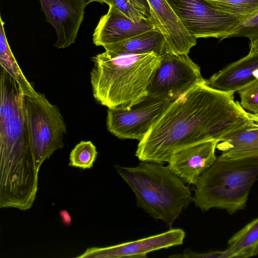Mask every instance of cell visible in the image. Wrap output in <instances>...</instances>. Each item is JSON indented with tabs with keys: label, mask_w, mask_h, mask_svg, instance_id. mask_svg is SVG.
<instances>
[{
	"label": "cell",
	"mask_w": 258,
	"mask_h": 258,
	"mask_svg": "<svg viewBox=\"0 0 258 258\" xmlns=\"http://www.w3.org/2000/svg\"><path fill=\"white\" fill-rule=\"evenodd\" d=\"M170 102L146 97L129 109L108 108L107 130L121 139L142 140L160 118Z\"/></svg>",
	"instance_id": "9"
},
{
	"label": "cell",
	"mask_w": 258,
	"mask_h": 258,
	"mask_svg": "<svg viewBox=\"0 0 258 258\" xmlns=\"http://www.w3.org/2000/svg\"><path fill=\"white\" fill-rule=\"evenodd\" d=\"M23 95L16 81L1 67L0 121L15 114Z\"/></svg>",
	"instance_id": "19"
},
{
	"label": "cell",
	"mask_w": 258,
	"mask_h": 258,
	"mask_svg": "<svg viewBox=\"0 0 258 258\" xmlns=\"http://www.w3.org/2000/svg\"><path fill=\"white\" fill-rule=\"evenodd\" d=\"M109 7L94 30L93 41L96 46L104 47L156 28L151 18L135 22L113 7Z\"/></svg>",
	"instance_id": "14"
},
{
	"label": "cell",
	"mask_w": 258,
	"mask_h": 258,
	"mask_svg": "<svg viewBox=\"0 0 258 258\" xmlns=\"http://www.w3.org/2000/svg\"><path fill=\"white\" fill-rule=\"evenodd\" d=\"M61 221L66 226H69L71 224L72 220L69 213L66 210H61L59 212Z\"/></svg>",
	"instance_id": "29"
},
{
	"label": "cell",
	"mask_w": 258,
	"mask_h": 258,
	"mask_svg": "<svg viewBox=\"0 0 258 258\" xmlns=\"http://www.w3.org/2000/svg\"><path fill=\"white\" fill-rule=\"evenodd\" d=\"M257 80L258 53L249 50L244 57L213 75L206 83L215 89L234 94Z\"/></svg>",
	"instance_id": "15"
},
{
	"label": "cell",
	"mask_w": 258,
	"mask_h": 258,
	"mask_svg": "<svg viewBox=\"0 0 258 258\" xmlns=\"http://www.w3.org/2000/svg\"><path fill=\"white\" fill-rule=\"evenodd\" d=\"M46 21L54 28V46L65 48L75 43L83 22L88 0H39Z\"/></svg>",
	"instance_id": "10"
},
{
	"label": "cell",
	"mask_w": 258,
	"mask_h": 258,
	"mask_svg": "<svg viewBox=\"0 0 258 258\" xmlns=\"http://www.w3.org/2000/svg\"><path fill=\"white\" fill-rule=\"evenodd\" d=\"M248 115L251 120L258 126V113H251L248 112Z\"/></svg>",
	"instance_id": "31"
},
{
	"label": "cell",
	"mask_w": 258,
	"mask_h": 258,
	"mask_svg": "<svg viewBox=\"0 0 258 258\" xmlns=\"http://www.w3.org/2000/svg\"><path fill=\"white\" fill-rule=\"evenodd\" d=\"M162 164L141 161L134 167H114L134 192L138 206L171 226L194 198L190 188Z\"/></svg>",
	"instance_id": "4"
},
{
	"label": "cell",
	"mask_w": 258,
	"mask_h": 258,
	"mask_svg": "<svg viewBox=\"0 0 258 258\" xmlns=\"http://www.w3.org/2000/svg\"><path fill=\"white\" fill-rule=\"evenodd\" d=\"M246 37L250 41L258 39V8L241 21L223 38Z\"/></svg>",
	"instance_id": "23"
},
{
	"label": "cell",
	"mask_w": 258,
	"mask_h": 258,
	"mask_svg": "<svg viewBox=\"0 0 258 258\" xmlns=\"http://www.w3.org/2000/svg\"><path fill=\"white\" fill-rule=\"evenodd\" d=\"M216 10L242 19L258 8V0H204Z\"/></svg>",
	"instance_id": "21"
},
{
	"label": "cell",
	"mask_w": 258,
	"mask_h": 258,
	"mask_svg": "<svg viewBox=\"0 0 258 258\" xmlns=\"http://www.w3.org/2000/svg\"><path fill=\"white\" fill-rule=\"evenodd\" d=\"M230 258H248L258 254V217L235 233L228 241Z\"/></svg>",
	"instance_id": "17"
},
{
	"label": "cell",
	"mask_w": 258,
	"mask_h": 258,
	"mask_svg": "<svg viewBox=\"0 0 258 258\" xmlns=\"http://www.w3.org/2000/svg\"><path fill=\"white\" fill-rule=\"evenodd\" d=\"M257 180H258V179H257Z\"/></svg>",
	"instance_id": "33"
},
{
	"label": "cell",
	"mask_w": 258,
	"mask_h": 258,
	"mask_svg": "<svg viewBox=\"0 0 258 258\" xmlns=\"http://www.w3.org/2000/svg\"><path fill=\"white\" fill-rule=\"evenodd\" d=\"M258 177V157L232 160L217 157L195 185V205L202 211L222 209L232 215L246 207Z\"/></svg>",
	"instance_id": "5"
},
{
	"label": "cell",
	"mask_w": 258,
	"mask_h": 258,
	"mask_svg": "<svg viewBox=\"0 0 258 258\" xmlns=\"http://www.w3.org/2000/svg\"><path fill=\"white\" fill-rule=\"evenodd\" d=\"M205 81L200 67L188 54L167 52L161 56L159 66L148 87L146 97L171 102Z\"/></svg>",
	"instance_id": "7"
},
{
	"label": "cell",
	"mask_w": 258,
	"mask_h": 258,
	"mask_svg": "<svg viewBox=\"0 0 258 258\" xmlns=\"http://www.w3.org/2000/svg\"><path fill=\"white\" fill-rule=\"evenodd\" d=\"M0 63L18 83L23 94L26 97L37 98V93L23 73L9 45L4 29V23L1 17Z\"/></svg>",
	"instance_id": "18"
},
{
	"label": "cell",
	"mask_w": 258,
	"mask_h": 258,
	"mask_svg": "<svg viewBox=\"0 0 258 258\" xmlns=\"http://www.w3.org/2000/svg\"><path fill=\"white\" fill-rule=\"evenodd\" d=\"M88 1H89L90 3L96 2H98L100 3H103L104 1V0H88Z\"/></svg>",
	"instance_id": "32"
},
{
	"label": "cell",
	"mask_w": 258,
	"mask_h": 258,
	"mask_svg": "<svg viewBox=\"0 0 258 258\" xmlns=\"http://www.w3.org/2000/svg\"><path fill=\"white\" fill-rule=\"evenodd\" d=\"M185 236L183 230L170 229L160 234L117 245L88 248L76 257L145 258L150 252L182 244Z\"/></svg>",
	"instance_id": "11"
},
{
	"label": "cell",
	"mask_w": 258,
	"mask_h": 258,
	"mask_svg": "<svg viewBox=\"0 0 258 258\" xmlns=\"http://www.w3.org/2000/svg\"><path fill=\"white\" fill-rule=\"evenodd\" d=\"M233 93L198 84L171 102L136 152L141 161L163 164L176 152L210 140L219 142L252 121Z\"/></svg>",
	"instance_id": "1"
},
{
	"label": "cell",
	"mask_w": 258,
	"mask_h": 258,
	"mask_svg": "<svg viewBox=\"0 0 258 258\" xmlns=\"http://www.w3.org/2000/svg\"><path fill=\"white\" fill-rule=\"evenodd\" d=\"M133 5L144 13L149 18L151 17L150 7L147 0H128Z\"/></svg>",
	"instance_id": "28"
},
{
	"label": "cell",
	"mask_w": 258,
	"mask_h": 258,
	"mask_svg": "<svg viewBox=\"0 0 258 258\" xmlns=\"http://www.w3.org/2000/svg\"><path fill=\"white\" fill-rule=\"evenodd\" d=\"M218 142L210 140L180 150L171 157L168 167L184 183L195 185L217 159Z\"/></svg>",
	"instance_id": "12"
},
{
	"label": "cell",
	"mask_w": 258,
	"mask_h": 258,
	"mask_svg": "<svg viewBox=\"0 0 258 258\" xmlns=\"http://www.w3.org/2000/svg\"><path fill=\"white\" fill-rule=\"evenodd\" d=\"M240 105L251 113H258V80L253 82L240 91Z\"/></svg>",
	"instance_id": "24"
},
{
	"label": "cell",
	"mask_w": 258,
	"mask_h": 258,
	"mask_svg": "<svg viewBox=\"0 0 258 258\" xmlns=\"http://www.w3.org/2000/svg\"><path fill=\"white\" fill-rule=\"evenodd\" d=\"M104 3L111 6L135 22L149 18L144 13L128 0H104Z\"/></svg>",
	"instance_id": "25"
},
{
	"label": "cell",
	"mask_w": 258,
	"mask_h": 258,
	"mask_svg": "<svg viewBox=\"0 0 258 258\" xmlns=\"http://www.w3.org/2000/svg\"><path fill=\"white\" fill-rule=\"evenodd\" d=\"M156 28L163 35L168 52L188 54L196 45L197 39L185 28L167 0H147Z\"/></svg>",
	"instance_id": "13"
},
{
	"label": "cell",
	"mask_w": 258,
	"mask_h": 258,
	"mask_svg": "<svg viewBox=\"0 0 258 258\" xmlns=\"http://www.w3.org/2000/svg\"><path fill=\"white\" fill-rule=\"evenodd\" d=\"M250 51L258 53V39L253 41H250Z\"/></svg>",
	"instance_id": "30"
},
{
	"label": "cell",
	"mask_w": 258,
	"mask_h": 258,
	"mask_svg": "<svg viewBox=\"0 0 258 258\" xmlns=\"http://www.w3.org/2000/svg\"><path fill=\"white\" fill-rule=\"evenodd\" d=\"M27 124L25 96L11 117L0 121V207L30 209L38 174Z\"/></svg>",
	"instance_id": "2"
},
{
	"label": "cell",
	"mask_w": 258,
	"mask_h": 258,
	"mask_svg": "<svg viewBox=\"0 0 258 258\" xmlns=\"http://www.w3.org/2000/svg\"><path fill=\"white\" fill-rule=\"evenodd\" d=\"M255 157H258V138L244 148L234 152L222 153L218 158L222 160H232Z\"/></svg>",
	"instance_id": "26"
},
{
	"label": "cell",
	"mask_w": 258,
	"mask_h": 258,
	"mask_svg": "<svg viewBox=\"0 0 258 258\" xmlns=\"http://www.w3.org/2000/svg\"><path fill=\"white\" fill-rule=\"evenodd\" d=\"M97 155L96 148L91 141H81L72 150L69 165L82 169H90Z\"/></svg>",
	"instance_id": "22"
},
{
	"label": "cell",
	"mask_w": 258,
	"mask_h": 258,
	"mask_svg": "<svg viewBox=\"0 0 258 258\" xmlns=\"http://www.w3.org/2000/svg\"><path fill=\"white\" fill-rule=\"evenodd\" d=\"M93 96L108 108L127 109L143 100L158 68L161 56L154 52L126 54L105 51L91 58Z\"/></svg>",
	"instance_id": "3"
},
{
	"label": "cell",
	"mask_w": 258,
	"mask_h": 258,
	"mask_svg": "<svg viewBox=\"0 0 258 258\" xmlns=\"http://www.w3.org/2000/svg\"><path fill=\"white\" fill-rule=\"evenodd\" d=\"M181 22L196 39L223 40L242 19L219 11L204 0H167Z\"/></svg>",
	"instance_id": "8"
},
{
	"label": "cell",
	"mask_w": 258,
	"mask_h": 258,
	"mask_svg": "<svg viewBox=\"0 0 258 258\" xmlns=\"http://www.w3.org/2000/svg\"><path fill=\"white\" fill-rule=\"evenodd\" d=\"M169 257L174 258H230L229 254L226 249L224 250L210 251L204 253L185 249L181 254H173Z\"/></svg>",
	"instance_id": "27"
},
{
	"label": "cell",
	"mask_w": 258,
	"mask_h": 258,
	"mask_svg": "<svg viewBox=\"0 0 258 258\" xmlns=\"http://www.w3.org/2000/svg\"><path fill=\"white\" fill-rule=\"evenodd\" d=\"M103 47L105 50L126 54L154 52L161 56L168 52L165 39L156 28Z\"/></svg>",
	"instance_id": "16"
},
{
	"label": "cell",
	"mask_w": 258,
	"mask_h": 258,
	"mask_svg": "<svg viewBox=\"0 0 258 258\" xmlns=\"http://www.w3.org/2000/svg\"><path fill=\"white\" fill-rule=\"evenodd\" d=\"M257 138L258 126L252 121L218 142L217 149L222 153L238 151L250 145Z\"/></svg>",
	"instance_id": "20"
},
{
	"label": "cell",
	"mask_w": 258,
	"mask_h": 258,
	"mask_svg": "<svg viewBox=\"0 0 258 258\" xmlns=\"http://www.w3.org/2000/svg\"><path fill=\"white\" fill-rule=\"evenodd\" d=\"M27 124L37 169L57 150L63 147L67 126L57 106L43 94L37 98L25 96Z\"/></svg>",
	"instance_id": "6"
}]
</instances>
